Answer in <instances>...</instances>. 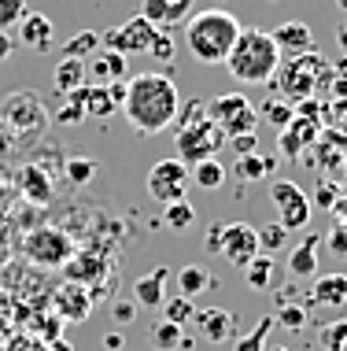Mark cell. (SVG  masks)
Wrapping results in <instances>:
<instances>
[{
  "label": "cell",
  "instance_id": "1",
  "mask_svg": "<svg viewBox=\"0 0 347 351\" xmlns=\"http://www.w3.org/2000/svg\"><path fill=\"white\" fill-rule=\"evenodd\" d=\"M122 115L126 122L144 137L163 134L166 126H174L181 115V93L170 74L163 71H144L133 74L126 82V97H122Z\"/></svg>",
  "mask_w": 347,
  "mask_h": 351
},
{
  "label": "cell",
  "instance_id": "2",
  "mask_svg": "<svg viewBox=\"0 0 347 351\" xmlns=\"http://www.w3.org/2000/svg\"><path fill=\"white\" fill-rule=\"evenodd\" d=\"M240 19L222 8H207V12H196L185 23V45H189L192 60L200 63H226V56L233 52L240 37Z\"/></svg>",
  "mask_w": 347,
  "mask_h": 351
},
{
  "label": "cell",
  "instance_id": "3",
  "mask_svg": "<svg viewBox=\"0 0 347 351\" xmlns=\"http://www.w3.org/2000/svg\"><path fill=\"white\" fill-rule=\"evenodd\" d=\"M226 67L233 74V82L240 85H270L281 67V52L266 30L248 26V30H240L233 52L226 56Z\"/></svg>",
  "mask_w": 347,
  "mask_h": 351
},
{
  "label": "cell",
  "instance_id": "4",
  "mask_svg": "<svg viewBox=\"0 0 347 351\" xmlns=\"http://www.w3.org/2000/svg\"><path fill=\"white\" fill-rule=\"evenodd\" d=\"M177 122H181V130H177V159H181L185 167L214 159L222 152V145H226V134L207 119V108H203V104H192L189 115L181 111Z\"/></svg>",
  "mask_w": 347,
  "mask_h": 351
},
{
  "label": "cell",
  "instance_id": "5",
  "mask_svg": "<svg viewBox=\"0 0 347 351\" xmlns=\"http://www.w3.org/2000/svg\"><path fill=\"white\" fill-rule=\"evenodd\" d=\"M325 78H329V63H325L318 52L281 60V67L274 74L281 97H285V100H299V104L311 97V93L318 89V82H325Z\"/></svg>",
  "mask_w": 347,
  "mask_h": 351
},
{
  "label": "cell",
  "instance_id": "6",
  "mask_svg": "<svg viewBox=\"0 0 347 351\" xmlns=\"http://www.w3.org/2000/svg\"><path fill=\"white\" fill-rule=\"evenodd\" d=\"M207 119L214 126L229 137H240V134H255L259 126V108L251 104L244 93H222V97H214L207 104Z\"/></svg>",
  "mask_w": 347,
  "mask_h": 351
},
{
  "label": "cell",
  "instance_id": "7",
  "mask_svg": "<svg viewBox=\"0 0 347 351\" xmlns=\"http://www.w3.org/2000/svg\"><path fill=\"white\" fill-rule=\"evenodd\" d=\"M23 252L34 267H67L74 259V241L60 226H37L34 233H26Z\"/></svg>",
  "mask_w": 347,
  "mask_h": 351
},
{
  "label": "cell",
  "instance_id": "8",
  "mask_svg": "<svg viewBox=\"0 0 347 351\" xmlns=\"http://www.w3.org/2000/svg\"><path fill=\"white\" fill-rule=\"evenodd\" d=\"M270 200H274V207H277V222L285 226L288 233L292 230H307L311 226V196L303 193L296 182H285V178H277L274 185H270Z\"/></svg>",
  "mask_w": 347,
  "mask_h": 351
},
{
  "label": "cell",
  "instance_id": "9",
  "mask_svg": "<svg viewBox=\"0 0 347 351\" xmlns=\"http://www.w3.org/2000/svg\"><path fill=\"white\" fill-rule=\"evenodd\" d=\"M192 178H189V167L181 159H159V163L148 170V196L159 204H174V200H185Z\"/></svg>",
  "mask_w": 347,
  "mask_h": 351
},
{
  "label": "cell",
  "instance_id": "10",
  "mask_svg": "<svg viewBox=\"0 0 347 351\" xmlns=\"http://www.w3.org/2000/svg\"><path fill=\"white\" fill-rule=\"evenodd\" d=\"M155 34H159V26H152L144 15H133V19H126L118 30H107L100 37V45H104V49H115L122 56H137V52H152Z\"/></svg>",
  "mask_w": 347,
  "mask_h": 351
},
{
  "label": "cell",
  "instance_id": "11",
  "mask_svg": "<svg viewBox=\"0 0 347 351\" xmlns=\"http://www.w3.org/2000/svg\"><path fill=\"white\" fill-rule=\"evenodd\" d=\"M218 255H222V259H229L237 270H244L259 255V230H255V226H248V222H222Z\"/></svg>",
  "mask_w": 347,
  "mask_h": 351
},
{
  "label": "cell",
  "instance_id": "12",
  "mask_svg": "<svg viewBox=\"0 0 347 351\" xmlns=\"http://www.w3.org/2000/svg\"><path fill=\"white\" fill-rule=\"evenodd\" d=\"M0 111H4V122H8V126H15L18 134L37 137L44 126H49V111L41 108V100H37L34 93H12Z\"/></svg>",
  "mask_w": 347,
  "mask_h": 351
},
{
  "label": "cell",
  "instance_id": "13",
  "mask_svg": "<svg viewBox=\"0 0 347 351\" xmlns=\"http://www.w3.org/2000/svg\"><path fill=\"white\" fill-rule=\"evenodd\" d=\"M270 37H274V45H277L281 60H292V56L318 52V49H314V34H311V26L299 23V19H288V23H281Z\"/></svg>",
  "mask_w": 347,
  "mask_h": 351
},
{
  "label": "cell",
  "instance_id": "14",
  "mask_svg": "<svg viewBox=\"0 0 347 351\" xmlns=\"http://www.w3.org/2000/svg\"><path fill=\"white\" fill-rule=\"evenodd\" d=\"M86 67H89V85H115L126 78V56L115 52V49H97L86 60Z\"/></svg>",
  "mask_w": 347,
  "mask_h": 351
},
{
  "label": "cell",
  "instance_id": "15",
  "mask_svg": "<svg viewBox=\"0 0 347 351\" xmlns=\"http://www.w3.org/2000/svg\"><path fill=\"white\" fill-rule=\"evenodd\" d=\"M18 41H23L30 52H49L52 41H55V26L49 23V15L26 12L23 23H18Z\"/></svg>",
  "mask_w": 347,
  "mask_h": 351
},
{
  "label": "cell",
  "instance_id": "16",
  "mask_svg": "<svg viewBox=\"0 0 347 351\" xmlns=\"http://www.w3.org/2000/svg\"><path fill=\"white\" fill-rule=\"evenodd\" d=\"M55 311H60L63 322H86L89 311H92L89 289H81L78 281H67L60 292H55Z\"/></svg>",
  "mask_w": 347,
  "mask_h": 351
},
{
  "label": "cell",
  "instance_id": "17",
  "mask_svg": "<svg viewBox=\"0 0 347 351\" xmlns=\"http://www.w3.org/2000/svg\"><path fill=\"white\" fill-rule=\"evenodd\" d=\"M52 85H55V93H63V97L86 89V85H89L86 60H81V56H63V60L55 63V71H52Z\"/></svg>",
  "mask_w": 347,
  "mask_h": 351
},
{
  "label": "cell",
  "instance_id": "18",
  "mask_svg": "<svg viewBox=\"0 0 347 351\" xmlns=\"http://www.w3.org/2000/svg\"><path fill=\"white\" fill-rule=\"evenodd\" d=\"M196 329H200L207 340H214V344H222V340H229L233 333H237V322H233L229 311L222 307H207V311H196Z\"/></svg>",
  "mask_w": 347,
  "mask_h": 351
},
{
  "label": "cell",
  "instance_id": "19",
  "mask_svg": "<svg viewBox=\"0 0 347 351\" xmlns=\"http://www.w3.org/2000/svg\"><path fill=\"white\" fill-rule=\"evenodd\" d=\"M166 281H170V270L166 267H155L152 274H144V278H137L133 285V300L140 303V307H163L166 300Z\"/></svg>",
  "mask_w": 347,
  "mask_h": 351
},
{
  "label": "cell",
  "instance_id": "20",
  "mask_svg": "<svg viewBox=\"0 0 347 351\" xmlns=\"http://www.w3.org/2000/svg\"><path fill=\"white\" fill-rule=\"evenodd\" d=\"M318 134V122L314 115H296L292 122H288L285 130H281V152H285L288 159H296L299 152H303V145H311V137Z\"/></svg>",
  "mask_w": 347,
  "mask_h": 351
},
{
  "label": "cell",
  "instance_id": "21",
  "mask_svg": "<svg viewBox=\"0 0 347 351\" xmlns=\"http://www.w3.org/2000/svg\"><path fill=\"white\" fill-rule=\"evenodd\" d=\"M318 244H322V237L307 233L303 244H296V248L288 252V274H292V278H314L318 274Z\"/></svg>",
  "mask_w": 347,
  "mask_h": 351
},
{
  "label": "cell",
  "instance_id": "22",
  "mask_svg": "<svg viewBox=\"0 0 347 351\" xmlns=\"http://www.w3.org/2000/svg\"><path fill=\"white\" fill-rule=\"evenodd\" d=\"M311 303L314 307H344L347 303V274H325V278H318L311 289Z\"/></svg>",
  "mask_w": 347,
  "mask_h": 351
},
{
  "label": "cell",
  "instance_id": "23",
  "mask_svg": "<svg viewBox=\"0 0 347 351\" xmlns=\"http://www.w3.org/2000/svg\"><path fill=\"white\" fill-rule=\"evenodd\" d=\"M214 285L211 278V270L207 267H200V263H189V267H181L177 270V296H200V292H207Z\"/></svg>",
  "mask_w": 347,
  "mask_h": 351
},
{
  "label": "cell",
  "instance_id": "24",
  "mask_svg": "<svg viewBox=\"0 0 347 351\" xmlns=\"http://www.w3.org/2000/svg\"><path fill=\"white\" fill-rule=\"evenodd\" d=\"M63 270H67V278L70 281H97V278H104V274H107V263L104 259H92V255H74V259L67 263V267H63Z\"/></svg>",
  "mask_w": 347,
  "mask_h": 351
},
{
  "label": "cell",
  "instance_id": "25",
  "mask_svg": "<svg viewBox=\"0 0 347 351\" xmlns=\"http://www.w3.org/2000/svg\"><path fill=\"white\" fill-rule=\"evenodd\" d=\"M244 281H248V289H255V292H266L270 289V281H274V259L270 255H255V259L244 267Z\"/></svg>",
  "mask_w": 347,
  "mask_h": 351
},
{
  "label": "cell",
  "instance_id": "26",
  "mask_svg": "<svg viewBox=\"0 0 347 351\" xmlns=\"http://www.w3.org/2000/svg\"><path fill=\"white\" fill-rule=\"evenodd\" d=\"M226 174H229V170L218 163V156H214V159H203V163H196V167H189L192 185H200V189H218L222 182H226Z\"/></svg>",
  "mask_w": 347,
  "mask_h": 351
},
{
  "label": "cell",
  "instance_id": "27",
  "mask_svg": "<svg viewBox=\"0 0 347 351\" xmlns=\"http://www.w3.org/2000/svg\"><path fill=\"white\" fill-rule=\"evenodd\" d=\"M270 170H274V163L255 156V152H251V156H237V163H233V174H237L240 182H262Z\"/></svg>",
  "mask_w": 347,
  "mask_h": 351
},
{
  "label": "cell",
  "instance_id": "28",
  "mask_svg": "<svg viewBox=\"0 0 347 351\" xmlns=\"http://www.w3.org/2000/svg\"><path fill=\"white\" fill-rule=\"evenodd\" d=\"M23 193L30 196V200H37V204L52 200V185H49V178L41 174V167H26L23 170Z\"/></svg>",
  "mask_w": 347,
  "mask_h": 351
},
{
  "label": "cell",
  "instance_id": "29",
  "mask_svg": "<svg viewBox=\"0 0 347 351\" xmlns=\"http://www.w3.org/2000/svg\"><path fill=\"white\" fill-rule=\"evenodd\" d=\"M163 222L170 226V230H189V226L196 222V207L189 200H174V204H166V211H163Z\"/></svg>",
  "mask_w": 347,
  "mask_h": 351
},
{
  "label": "cell",
  "instance_id": "30",
  "mask_svg": "<svg viewBox=\"0 0 347 351\" xmlns=\"http://www.w3.org/2000/svg\"><path fill=\"white\" fill-rule=\"evenodd\" d=\"M163 318L174 322V326H185V322L196 318V307L189 296H174V300H163Z\"/></svg>",
  "mask_w": 347,
  "mask_h": 351
},
{
  "label": "cell",
  "instance_id": "31",
  "mask_svg": "<svg viewBox=\"0 0 347 351\" xmlns=\"http://www.w3.org/2000/svg\"><path fill=\"white\" fill-rule=\"evenodd\" d=\"M288 244V230L281 222H270V226H262L259 230V252L262 255H270V252H281Z\"/></svg>",
  "mask_w": 347,
  "mask_h": 351
},
{
  "label": "cell",
  "instance_id": "32",
  "mask_svg": "<svg viewBox=\"0 0 347 351\" xmlns=\"http://www.w3.org/2000/svg\"><path fill=\"white\" fill-rule=\"evenodd\" d=\"M152 344L155 351H174L177 344H181V326H174V322H155V329H152Z\"/></svg>",
  "mask_w": 347,
  "mask_h": 351
},
{
  "label": "cell",
  "instance_id": "33",
  "mask_svg": "<svg viewBox=\"0 0 347 351\" xmlns=\"http://www.w3.org/2000/svg\"><path fill=\"white\" fill-rule=\"evenodd\" d=\"M259 119H266V122H270V126H277V130H285V126H288V122H292V119H296V111H292V108H288V104H285V100H266V104H262V111H259Z\"/></svg>",
  "mask_w": 347,
  "mask_h": 351
},
{
  "label": "cell",
  "instance_id": "34",
  "mask_svg": "<svg viewBox=\"0 0 347 351\" xmlns=\"http://www.w3.org/2000/svg\"><path fill=\"white\" fill-rule=\"evenodd\" d=\"M270 329H274V315H266L248 337H240V340H237V351H262V348H266Z\"/></svg>",
  "mask_w": 347,
  "mask_h": 351
},
{
  "label": "cell",
  "instance_id": "35",
  "mask_svg": "<svg viewBox=\"0 0 347 351\" xmlns=\"http://www.w3.org/2000/svg\"><path fill=\"white\" fill-rule=\"evenodd\" d=\"M140 15L152 26H159V30H163V26H174L170 23V0H144V4H140Z\"/></svg>",
  "mask_w": 347,
  "mask_h": 351
},
{
  "label": "cell",
  "instance_id": "36",
  "mask_svg": "<svg viewBox=\"0 0 347 351\" xmlns=\"http://www.w3.org/2000/svg\"><path fill=\"white\" fill-rule=\"evenodd\" d=\"M97 49H100V34H78L63 45V56H81V60H89Z\"/></svg>",
  "mask_w": 347,
  "mask_h": 351
},
{
  "label": "cell",
  "instance_id": "37",
  "mask_svg": "<svg viewBox=\"0 0 347 351\" xmlns=\"http://www.w3.org/2000/svg\"><path fill=\"white\" fill-rule=\"evenodd\" d=\"M97 174V159H70L67 163V182L70 185H89Z\"/></svg>",
  "mask_w": 347,
  "mask_h": 351
},
{
  "label": "cell",
  "instance_id": "38",
  "mask_svg": "<svg viewBox=\"0 0 347 351\" xmlns=\"http://www.w3.org/2000/svg\"><path fill=\"white\" fill-rule=\"evenodd\" d=\"M23 15H26V0H0V30L18 26Z\"/></svg>",
  "mask_w": 347,
  "mask_h": 351
},
{
  "label": "cell",
  "instance_id": "39",
  "mask_svg": "<svg viewBox=\"0 0 347 351\" xmlns=\"http://www.w3.org/2000/svg\"><path fill=\"white\" fill-rule=\"evenodd\" d=\"M344 344H347V318L333 322V326L322 333V348L325 351H344Z\"/></svg>",
  "mask_w": 347,
  "mask_h": 351
},
{
  "label": "cell",
  "instance_id": "40",
  "mask_svg": "<svg viewBox=\"0 0 347 351\" xmlns=\"http://www.w3.org/2000/svg\"><path fill=\"white\" fill-rule=\"evenodd\" d=\"M274 322H281L285 329H303V322H307V311H303V307H285V311H281V315H277Z\"/></svg>",
  "mask_w": 347,
  "mask_h": 351
},
{
  "label": "cell",
  "instance_id": "41",
  "mask_svg": "<svg viewBox=\"0 0 347 351\" xmlns=\"http://www.w3.org/2000/svg\"><path fill=\"white\" fill-rule=\"evenodd\" d=\"M152 56H155V60H174V45H170V37H166V30H159V34H155Z\"/></svg>",
  "mask_w": 347,
  "mask_h": 351
},
{
  "label": "cell",
  "instance_id": "42",
  "mask_svg": "<svg viewBox=\"0 0 347 351\" xmlns=\"http://www.w3.org/2000/svg\"><path fill=\"white\" fill-rule=\"evenodd\" d=\"M226 145H233V152H237V156H251V152H255V145H259V137H255V134H240V137H229Z\"/></svg>",
  "mask_w": 347,
  "mask_h": 351
},
{
  "label": "cell",
  "instance_id": "43",
  "mask_svg": "<svg viewBox=\"0 0 347 351\" xmlns=\"http://www.w3.org/2000/svg\"><path fill=\"white\" fill-rule=\"evenodd\" d=\"M111 311H115V322H118V326H129V322L137 318V307H133L129 300H115V307H111Z\"/></svg>",
  "mask_w": 347,
  "mask_h": 351
},
{
  "label": "cell",
  "instance_id": "44",
  "mask_svg": "<svg viewBox=\"0 0 347 351\" xmlns=\"http://www.w3.org/2000/svg\"><path fill=\"white\" fill-rule=\"evenodd\" d=\"M192 0H170V23H181L185 15H189Z\"/></svg>",
  "mask_w": 347,
  "mask_h": 351
},
{
  "label": "cell",
  "instance_id": "45",
  "mask_svg": "<svg viewBox=\"0 0 347 351\" xmlns=\"http://www.w3.org/2000/svg\"><path fill=\"white\" fill-rule=\"evenodd\" d=\"M329 244H333L336 255H347V230H333L329 233Z\"/></svg>",
  "mask_w": 347,
  "mask_h": 351
},
{
  "label": "cell",
  "instance_id": "46",
  "mask_svg": "<svg viewBox=\"0 0 347 351\" xmlns=\"http://www.w3.org/2000/svg\"><path fill=\"white\" fill-rule=\"evenodd\" d=\"M12 52H15V41L8 37V30H0V63L12 60Z\"/></svg>",
  "mask_w": 347,
  "mask_h": 351
},
{
  "label": "cell",
  "instance_id": "47",
  "mask_svg": "<svg viewBox=\"0 0 347 351\" xmlns=\"http://www.w3.org/2000/svg\"><path fill=\"white\" fill-rule=\"evenodd\" d=\"M44 351H74V344L70 340H63V337H55V340H49V348Z\"/></svg>",
  "mask_w": 347,
  "mask_h": 351
},
{
  "label": "cell",
  "instance_id": "48",
  "mask_svg": "<svg viewBox=\"0 0 347 351\" xmlns=\"http://www.w3.org/2000/svg\"><path fill=\"white\" fill-rule=\"evenodd\" d=\"M340 49L347 52V26H344V30H340Z\"/></svg>",
  "mask_w": 347,
  "mask_h": 351
},
{
  "label": "cell",
  "instance_id": "49",
  "mask_svg": "<svg viewBox=\"0 0 347 351\" xmlns=\"http://www.w3.org/2000/svg\"><path fill=\"white\" fill-rule=\"evenodd\" d=\"M336 8H340V12L347 15V0H336Z\"/></svg>",
  "mask_w": 347,
  "mask_h": 351
},
{
  "label": "cell",
  "instance_id": "50",
  "mask_svg": "<svg viewBox=\"0 0 347 351\" xmlns=\"http://www.w3.org/2000/svg\"><path fill=\"white\" fill-rule=\"evenodd\" d=\"M344 351H347V344H344Z\"/></svg>",
  "mask_w": 347,
  "mask_h": 351
}]
</instances>
